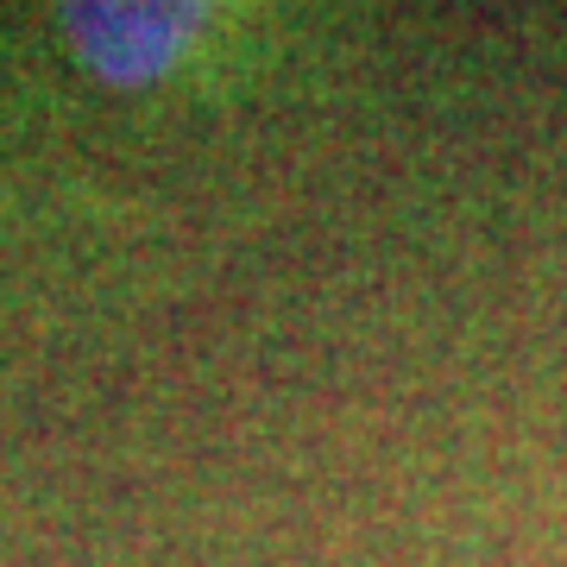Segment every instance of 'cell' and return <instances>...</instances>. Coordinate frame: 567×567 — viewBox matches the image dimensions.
Here are the masks:
<instances>
[{
  "label": "cell",
  "instance_id": "obj_1",
  "mask_svg": "<svg viewBox=\"0 0 567 567\" xmlns=\"http://www.w3.org/2000/svg\"><path fill=\"white\" fill-rule=\"evenodd\" d=\"M51 20L82 76L126 95L183 82L221 39L215 25L221 13L183 0H95V7H58Z\"/></svg>",
  "mask_w": 567,
  "mask_h": 567
}]
</instances>
